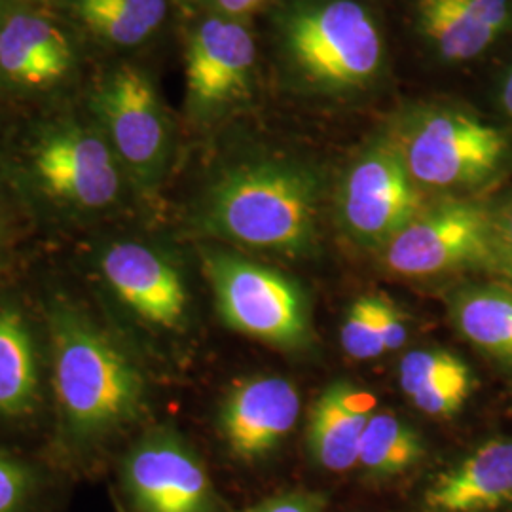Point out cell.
<instances>
[{"label": "cell", "mask_w": 512, "mask_h": 512, "mask_svg": "<svg viewBox=\"0 0 512 512\" xmlns=\"http://www.w3.org/2000/svg\"><path fill=\"white\" fill-rule=\"evenodd\" d=\"M281 46L294 73L327 93L372 84L382 71L384 37L357 0H300L281 19Z\"/></svg>", "instance_id": "cell-3"}, {"label": "cell", "mask_w": 512, "mask_h": 512, "mask_svg": "<svg viewBox=\"0 0 512 512\" xmlns=\"http://www.w3.org/2000/svg\"><path fill=\"white\" fill-rule=\"evenodd\" d=\"M256 48L243 19L209 16L186 44V103L198 120H209L243 101L253 86Z\"/></svg>", "instance_id": "cell-10"}, {"label": "cell", "mask_w": 512, "mask_h": 512, "mask_svg": "<svg viewBox=\"0 0 512 512\" xmlns=\"http://www.w3.org/2000/svg\"><path fill=\"white\" fill-rule=\"evenodd\" d=\"M450 313L471 346L501 365L512 366V287H465L454 294Z\"/></svg>", "instance_id": "cell-20"}, {"label": "cell", "mask_w": 512, "mask_h": 512, "mask_svg": "<svg viewBox=\"0 0 512 512\" xmlns=\"http://www.w3.org/2000/svg\"><path fill=\"white\" fill-rule=\"evenodd\" d=\"M499 103H501V109L505 110V114L512 120V65L511 69L505 74L503 82H501Z\"/></svg>", "instance_id": "cell-29"}, {"label": "cell", "mask_w": 512, "mask_h": 512, "mask_svg": "<svg viewBox=\"0 0 512 512\" xmlns=\"http://www.w3.org/2000/svg\"><path fill=\"white\" fill-rule=\"evenodd\" d=\"M425 203L393 143H378L349 169L340 192V217L349 236L384 247L416 219Z\"/></svg>", "instance_id": "cell-9"}, {"label": "cell", "mask_w": 512, "mask_h": 512, "mask_svg": "<svg viewBox=\"0 0 512 512\" xmlns=\"http://www.w3.org/2000/svg\"><path fill=\"white\" fill-rule=\"evenodd\" d=\"M401 387L423 414L454 416L467 403L473 374L458 355L444 349H416L401 361Z\"/></svg>", "instance_id": "cell-18"}, {"label": "cell", "mask_w": 512, "mask_h": 512, "mask_svg": "<svg viewBox=\"0 0 512 512\" xmlns=\"http://www.w3.org/2000/svg\"><path fill=\"white\" fill-rule=\"evenodd\" d=\"M423 40L446 63L486 54L512 29V0H416Z\"/></svg>", "instance_id": "cell-14"}, {"label": "cell", "mask_w": 512, "mask_h": 512, "mask_svg": "<svg viewBox=\"0 0 512 512\" xmlns=\"http://www.w3.org/2000/svg\"><path fill=\"white\" fill-rule=\"evenodd\" d=\"M382 249L385 266L404 277L458 270L499 274L494 209L469 200H444L423 207Z\"/></svg>", "instance_id": "cell-5"}, {"label": "cell", "mask_w": 512, "mask_h": 512, "mask_svg": "<svg viewBox=\"0 0 512 512\" xmlns=\"http://www.w3.org/2000/svg\"><path fill=\"white\" fill-rule=\"evenodd\" d=\"M205 274L226 325L279 348L308 346V306L285 275L219 251L205 255Z\"/></svg>", "instance_id": "cell-7"}, {"label": "cell", "mask_w": 512, "mask_h": 512, "mask_svg": "<svg viewBox=\"0 0 512 512\" xmlns=\"http://www.w3.org/2000/svg\"><path fill=\"white\" fill-rule=\"evenodd\" d=\"M499 274L512 283V198L494 209Z\"/></svg>", "instance_id": "cell-25"}, {"label": "cell", "mask_w": 512, "mask_h": 512, "mask_svg": "<svg viewBox=\"0 0 512 512\" xmlns=\"http://www.w3.org/2000/svg\"><path fill=\"white\" fill-rule=\"evenodd\" d=\"M376 397L351 382L329 385L311 406L308 446L313 459L329 471L357 465L366 425L376 412Z\"/></svg>", "instance_id": "cell-17"}, {"label": "cell", "mask_w": 512, "mask_h": 512, "mask_svg": "<svg viewBox=\"0 0 512 512\" xmlns=\"http://www.w3.org/2000/svg\"><path fill=\"white\" fill-rule=\"evenodd\" d=\"M319 181L291 162L260 160L232 167L211 186L202 226L241 245L302 255L315 239Z\"/></svg>", "instance_id": "cell-2"}, {"label": "cell", "mask_w": 512, "mask_h": 512, "mask_svg": "<svg viewBox=\"0 0 512 512\" xmlns=\"http://www.w3.org/2000/svg\"><path fill=\"white\" fill-rule=\"evenodd\" d=\"M73 61L71 42L52 19L16 8L0 25V80L10 86L50 88Z\"/></svg>", "instance_id": "cell-15"}, {"label": "cell", "mask_w": 512, "mask_h": 512, "mask_svg": "<svg viewBox=\"0 0 512 512\" xmlns=\"http://www.w3.org/2000/svg\"><path fill=\"white\" fill-rule=\"evenodd\" d=\"M40 370L37 344L25 315L0 308V418L16 420L37 410Z\"/></svg>", "instance_id": "cell-19"}, {"label": "cell", "mask_w": 512, "mask_h": 512, "mask_svg": "<svg viewBox=\"0 0 512 512\" xmlns=\"http://www.w3.org/2000/svg\"><path fill=\"white\" fill-rule=\"evenodd\" d=\"M512 503V439L488 440L442 471L423 495L427 512H495Z\"/></svg>", "instance_id": "cell-16"}, {"label": "cell", "mask_w": 512, "mask_h": 512, "mask_svg": "<svg viewBox=\"0 0 512 512\" xmlns=\"http://www.w3.org/2000/svg\"><path fill=\"white\" fill-rule=\"evenodd\" d=\"M395 147L414 183L429 190H471L490 183L511 154L501 129L454 107L410 116Z\"/></svg>", "instance_id": "cell-4"}, {"label": "cell", "mask_w": 512, "mask_h": 512, "mask_svg": "<svg viewBox=\"0 0 512 512\" xmlns=\"http://www.w3.org/2000/svg\"><path fill=\"white\" fill-rule=\"evenodd\" d=\"M207 8L213 16L224 18L243 19L251 16L266 0H196Z\"/></svg>", "instance_id": "cell-28"}, {"label": "cell", "mask_w": 512, "mask_h": 512, "mask_svg": "<svg viewBox=\"0 0 512 512\" xmlns=\"http://www.w3.org/2000/svg\"><path fill=\"white\" fill-rule=\"evenodd\" d=\"M90 107L126 177L152 192L169 164L171 124L148 74L133 65L114 69L97 84Z\"/></svg>", "instance_id": "cell-6"}, {"label": "cell", "mask_w": 512, "mask_h": 512, "mask_svg": "<svg viewBox=\"0 0 512 512\" xmlns=\"http://www.w3.org/2000/svg\"><path fill=\"white\" fill-rule=\"evenodd\" d=\"M325 499L317 494H287L268 499L247 512H323Z\"/></svg>", "instance_id": "cell-27"}, {"label": "cell", "mask_w": 512, "mask_h": 512, "mask_svg": "<svg viewBox=\"0 0 512 512\" xmlns=\"http://www.w3.org/2000/svg\"><path fill=\"white\" fill-rule=\"evenodd\" d=\"M423 458L420 435L401 418L374 412L359 446L357 465L374 476L401 475Z\"/></svg>", "instance_id": "cell-22"}, {"label": "cell", "mask_w": 512, "mask_h": 512, "mask_svg": "<svg viewBox=\"0 0 512 512\" xmlns=\"http://www.w3.org/2000/svg\"><path fill=\"white\" fill-rule=\"evenodd\" d=\"M378 325L385 353L403 348L406 342L404 315L395 304L385 300L384 296H378Z\"/></svg>", "instance_id": "cell-26"}, {"label": "cell", "mask_w": 512, "mask_h": 512, "mask_svg": "<svg viewBox=\"0 0 512 512\" xmlns=\"http://www.w3.org/2000/svg\"><path fill=\"white\" fill-rule=\"evenodd\" d=\"M31 167L52 200L78 211H103L114 205L126 177L97 124L76 120L42 129L31 148Z\"/></svg>", "instance_id": "cell-8"}, {"label": "cell", "mask_w": 512, "mask_h": 512, "mask_svg": "<svg viewBox=\"0 0 512 512\" xmlns=\"http://www.w3.org/2000/svg\"><path fill=\"white\" fill-rule=\"evenodd\" d=\"M124 482L139 512L213 511V486L202 461L171 433L150 435L129 452Z\"/></svg>", "instance_id": "cell-11"}, {"label": "cell", "mask_w": 512, "mask_h": 512, "mask_svg": "<svg viewBox=\"0 0 512 512\" xmlns=\"http://www.w3.org/2000/svg\"><path fill=\"white\" fill-rule=\"evenodd\" d=\"M300 395L293 382L258 376L232 389L220 414V427L230 450L241 459L270 454L296 425Z\"/></svg>", "instance_id": "cell-13"}, {"label": "cell", "mask_w": 512, "mask_h": 512, "mask_svg": "<svg viewBox=\"0 0 512 512\" xmlns=\"http://www.w3.org/2000/svg\"><path fill=\"white\" fill-rule=\"evenodd\" d=\"M48 321L61 429L78 446L103 442L139 416L145 399L141 370L73 302L55 298Z\"/></svg>", "instance_id": "cell-1"}, {"label": "cell", "mask_w": 512, "mask_h": 512, "mask_svg": "<svg viewBox=\"0 0 512 512\" xmlns=\"http://www.w3.org/2000/svg\"><path fill=\"white\" fill-rule=\"evenodd\" d=\"M342 346L349 357L366 361L384 355L378 325V296H363L349 308L342 327Z\"/></svg>", "instance_id": "cell-23"}, {"label": "cell", "mask_w": 512, "mask_h": 512, "mask_svg": "<svg viewBox=\"0 0 512 512\" xmlns=\"http://www.w3.org/2000/svg\"><path fill=\"white\" fill-rule=\"evenodd\" d=\"M16 8H19V0H0V25Z\"/></svg>", "instance_id": "cell-30"}, {"label": "cell", "mask_w": 512, "mask_h": 512, "mask_svg": "<svg viewBox=\"0 0 512 512\" xmlns=\"http://www.w3.org/2000/svg\"><path fill=\"white\" fill-rule=\"evenodd\" d=\"M97 266L110 291L139 319L160 329L183 325L186 287L162 253L137 241H116L101 251Z\"/></svg>", "instance_id": "cell-12"}, {"label": "cell", "mask_w": 512, "mask_h": 512, "mask_svg": "<svg viewBox=\"0 0 512 512\" xmlns=\"http://www.w3.org/2000/svg\"><path fill=\"white\" fill-rule=\"evenodd\" d=\"M86 29L118 48H135L152 37L167 16V0H73Z\"/></svg>", "instance_id": "cell-21"}, {"label": "cell", "mask_w": 512, "mask_h": 512, "mask_svg": "<svg viewBox=\"0 0 512 512\" xmlns=\"http://www.w3.org/2000/svg\"><path fill=\"white\" fill-rule=\"evenodd\" d=\"M35 488L31 469L0 452V512H21Z\"/></svg>", "instance_id": "cell-24"}]
</instances>
